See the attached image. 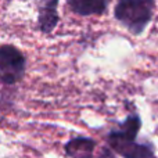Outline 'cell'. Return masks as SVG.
<instances>
[{"label": "cell", "instance_id": "obj_7", "mask_svg": "<svg viewBox=\"0 0 158 158\" xmlns=\"http://www.w3.org/2000/svg\"><path fill=\"white\" fill-rule=\"evenodd\" d=\"M97 158H117V157H115V154L112 153V150L110 147H101Z\"/></svg>", "mask_w": 158, "mask_h": 158}, {"label": "cell", "instance_id": "obj_6", "mask_svg": "<svg viewBox=\"0 0 158 158\" xmlns=\"http://www.w3.org/2000/svg\"><path fill=\"white\" fill-rule=\"evenodd\" d=\"M72 13L79 17L103 15L107 11L110 0H67Z\"/></svg>", "mask_w": 158, "mask_h": 158}, {"label": "cell", "instance_id": "obj_3", "mask_svg": "<svg viewBox=\"0 0 158 158\" xmlns=\"http://www.w3.org/2000/svg\"><path fill=\"white\" fill-rule=\"evenodd\" d=\"M27 57L13 44L0 46V83L11 86L24 78Z\"/></svg>", "mask_w": 158, "mask_h": 158}, {"label": "cell", "instance_id": "obj_2", "mask_svg": "<svg viewBox=\"0 0 158 158\" xmlns=\"http://www.w3.org/2000/svg\"><path fill=\"white\" fill-rule=\"evenodd\" d=\"M156 0H117L114 17L132 35H142L151 22Z\"/></svg>", "mask_w": 158, "mask_h": 158}, {"label": "cell", "instance_id": "obj_5", "mask_svg": "<svg viewBox=\"0 0 158 158\" xmlns=\"http://www.w3.org/2000/svg\"><path fill=\"white\" fill-rule=\"evenodd\" d=\"M96 140L86 136H77L69 139L64 146V151L68 158H93Z\"/></svg>", "mask_w": 158, "mask_h": 158}, {"label": "cell", "instance_id": "obj_1", "mask_svg": "<svg viewBox=\"0 0 158 158\" xmlns=\"http://www.w3.org/2000/svg\"><path fill=\"white\" fill-rule=\"evenodd\" d=\"M142 128V119L137 112H131L123 122L107 135L108 147L122 158H156L151 143L137 142V135Z\"/></svg>", "mask_w": 158, "mask_h": 158}, {"label": "cell", "instance_id": "obj_4", "mask_svg": "<svg viewBox=\"0 0 158 158\" xmlns=\"http://www.w3.org/2000/svg\"><path fill=\"white\" fill-rule=\"evenodd\" d=\"M60 0H36L38 6V29L42 33H52L60 22Z\"/></svg>", "mask_w": 158, "mask_h": 158}]
</instances>
